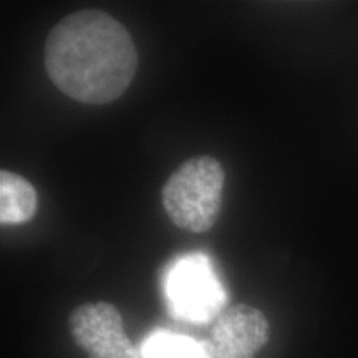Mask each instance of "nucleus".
Masks as SVG:
<instances>
[{
	"instance_id": "nucleus-1",
	"label": "nucleus",
	"mask_w": 358,
	"mask_h": 358,
	"mask_svg": "<svg viewBox=\"0 0 358 358\" xmlns=\"http://www.w3.org/2000/svg\"><path fill=\"white\" fill-rule=\"evenodd\" d=\"M45 70L71 100L106 105L131 85L138 52L118 20L98 8H83L50 30L45 42Z\"/></svg>"
},
{
	"instance_id": "nucleus-2",
	"label": "nucleus",
	"mask_w": 358,
	"mask_h": 358,
	"mask_svg": "<svg viewBox=\"0 0 358 358\" xmlns=\"http://www.w3.org/2000/svg\"><path fill=\"white\" fill-rule=\"evenodd\" d=\"M224 179L222 164L213 156H194L179 164L161 191L174 226L192 234L211 231L221 213Z\"/></svg>"
},
{
	"instance_id": "nucleus-3",
	"label": "nucleus",
	"mask_w": 358,
	"mask_h": 358,
	"mask_svg": "<svg viewBox=\"0 0 358 358\" xmlns=\"http://www.w3.org/2000/svg\"><path fill=\"white\" fill-rule=\"evenodd\" d=\"M166 297L173 315L187 322H208L224 312L226 292L208 257H181L166 275Z\"/></svg>"
},
{
	"instance_id": "nucleus-4",
	"label": "nucleus",
	"mask_w": 358,
	"mask_h": 358,
	"mask_svg": "<svg viewBox=\"0 0 358 358\" xmlns=\"http://www.w3.org/2000/svg\"><path fill=\"white\" fill-rule=\"evenodd\" d=\"M69 329L87 358H141L113 303L100 301L77 307L69 317Z\"/></svg>"
},
{
	"instance_id": "nucleus-5",
	"label": "nucleus",
	"mask_w": 358,
	"mask_h": 358,
	"mask_svg": "<svg viewBox=\"0 0 358 358\" xmlns=\"http://www.w3.org/2000/svg\"><path fill=\"white\" fill-rule=\"evenodd\" d=\"M271 327L266 315L250 306L237 303L221 312L209 338L203 342L204 358H256L266 347Z\"/></svg>"
},
{
	"instance_id": "nucleus-6",
	"label": "nucleus",
	"mask_w": 358,
	"mask_h": 358,
	"mask_svg": "<svg viewBox=\"0 0 358 358\" xmlns=\"http://www.w3.org/2000/svg\"><path fill=\"white\" fill-rule=\"evenodd\" d=\"M37 191L20 174L0 171V222L19 226L29 222L37 213Z\"/></svg>"
},
{
	"instance_id": "nucleus-7",
	"label": "nucleus",
	"mask_w": 358,
	"mask_h": 358,
	"mask_svg": "<svg viewBox=\"0 0 358 358\" xmlns=\"http://www.w3.org/2000/svg\"><path fill=\"white\" fill-rule=\"evenodd\" d=\"M145 358H204L203 343L168 332L151 335L143 345Z\"/></svg>"
}]
</instances>
